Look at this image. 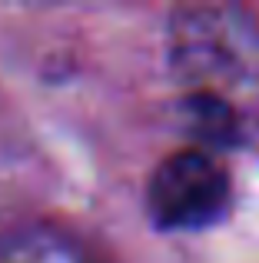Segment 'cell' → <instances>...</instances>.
I'll return each mask as SVG.
<instances>
[{
    "instance_id": "obj_1",
    "label": "cell",
    "mask_w": 259,
    "mask_h": 263,
    "mask_svg": "<svg viewBox=\"0 0 259 263\" xmlns=\"http://www.w3.org/2000/svg\"><path fill=\"white\" fill-rule=\"evenodd\" d=\"M253 27L236 7H183L169 30L176 70L196 80L200 90L213 80L240 77L259 53Z\"/></svg>"
},
{
    "instance_id": "obj_2",
    "label": "cell",
    "mask_w": 259,
    "mask_h": 263,
    "mask_svg": "<svg viewBox=\"0 0 259 263\" xmlns=\"http://www.w3.org/2000/svg\"><path fill=\"white\" fill-rule=\"evenodd\" d=\"M229 174L206 150H180L153 170L146 210L163 230H203L229 210Z\"/></svg>"
},
{
    "instance_id": "obj_3",
    "label": "cell",
    "mask_w": 259,
    "mask_h": 263,
    "mask_svg": "<svg viewBox=\"0 0 259 263\" xmlns=\"http://www.w3.org/2000/svg\"><path fill=\"white\" fill-rule=\"evenodd\" d=\"M0 263H100L70 230L44 220L17 223L0 233Z\"/></svg>"
},
{
    "instance_id": "obj_4",
    "label": "cell",
    "mask_w": 259,
    "mask_h": 263,
    "mask_svg": "<svg viewBox=\"0 0 259 263\" xmlns=\"http://www.w3.org/2000/svg\"><path fill=\"white\" fill-rule=\"evenodd\" d=\"M183 120L203 143L233 147L240 140V117L216 90H193L183 100Z\"/></svg>"
}]
</instances>
